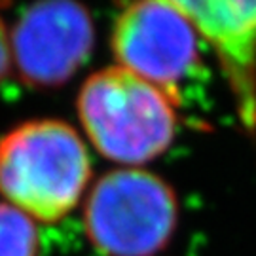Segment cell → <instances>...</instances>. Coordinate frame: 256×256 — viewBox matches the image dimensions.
Returning <instances> with one entry per match:
<instances>
[{"label":"cell","mask_w":256,"mask_h":256,"mask_svg":"<svg viewBox=\"0 0 256 256\" xmlns=\"http://www.w3.org/2000/svg\"><path fill=\"white\" fill-rule=\"evenodd\" d=\"M92 162L80 135L59 120H32L0 138V194L30 218L55 222L80 202Z\"/></svg>","instance_id":"obj_1"},{"label":"cell","mask_w":256,"mask_h":256,"mask_svg":"<svg viewBox=\"0 0 256 256\" xmlns=\"http://www.w3.org/2000/svg\"><path fill=\"white\" fill-rule=\"evenodd\" d=\"M78 116L93 146L112 162L138 165L174 138V104L156 86L114 64L92 74L78 93Z\"/></svg>","instance_id":"obj_2"},{"label":"cell","mask_w":256,"mask_h":256,"mask_svg":"<svg viewBox=\"0 0 256 256\" xmlns=\"http://www.w3.org/2000/svg\"><path fill=\"white\" fill-rule=\"evenodd\" d=\"M178 205L171 186L144 169L101 176L86 203L84 222L93 247L106 256H154L173 238Z\"/></svg>","instance_id":"obj_3"},{"label":"cell","mask_w":256,"mask_h":256,"mask_svg":"<svg viewBox=\"0 0 256 256\" xmlns=\"http://www.w3.org/2000/svg\"><path fill=\"white\" fill-rule=\"evenodd\" d=\"M118 64L180 104V84L198 63V30L169 2H138L124 10L112 32Z\"/></svg>","instance_id":"obj_4"},{"label":"cell","mask_w":256,"mask_h":256,"mask_svg":"<svg viewBox=\"0 0 256 256\" xmlns=\"http://www.w3.org/2000/svg\"><path fill=\"white\" fill-rule=\"evenodd\" d=\"M95 28L82 4L52 0L27 8L10 34L12 63L34 88H57L82 66L93 50Z\"/></svg>","instance_id":"obj_5"},{"label":"cell","mask_w":256,"mask_h":256,"mask_svg":"<svg viewBox=\"0 0 256 256\" xmlns=\"http://www.w3.org/2000/svg\"><path fill=\"white\" fill-rule=\"evenodd\" d=\"M218 57L243 126L256 129V2H180Z\"/></svg>","instance_id":"obj_6"},{"label":"cell","mask_w":256,"mask_h":256,"mask_svg":"<svg viewBox=\"0 0 256 256\" xmlns=\"http://www.w3.org/2000/svg\"><path fill=\"white\" fill-rule=\"evenodd\" d=\"M38 232L30 216L0 203V256H36Z\"/></svg>","instance_id":"obj_7"},{"label":"cell","mask_w":256,"mask_h":256,"mask_svg":"<svg viewBox=\"0 0 256 256\" xmlns=\"http://www.w3.org/2000/svg\"><path fill=\"white\" fill-rule=\"evenodd\" d=\"M12 64V48H10V34L6 25L0 18V82L6 78Z\"/></svg>","instance_id":"obj_8"}]
</instances>
